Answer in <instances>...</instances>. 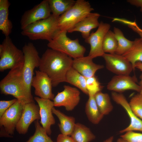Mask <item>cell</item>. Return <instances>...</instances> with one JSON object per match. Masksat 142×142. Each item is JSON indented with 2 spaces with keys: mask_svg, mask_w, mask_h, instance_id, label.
I'll return each instance as SVG.
<instances>
[{
  "mask_svg": "<svg viewBox=\"0 0 142 142\" xmlns=\"http://www.w3.org/2000/svg\"><path fill=\"white\" fill-rule=\"evenodd\" d=\"M56 142H74V141L71 136L61 134L58 135Z\"/></svg>",
  "mask_w": 142,
  "mask_h": 142,
  "instance_id": "35",
  "label": "cell"
},
{
  "mask_svg": "<svg viewBox=\"0 0 142 142\" xmlns=\"http://www.w3.org/2000/svg\"><path fill=\"white\" fill-rule=\"evenodd\" d=\"M135 68L138 69L142 72V62H136L135 64Z\"/></svg>",
  "mask_w": 142,
  "mask_h": 142,
  "instance_id": "38",
  "label": "cell"
},
{
  "mask_svg": "<svg viewBox=\"0 0 142 142\" xmlns=\"http://www.w3.org/2000/svg\"><path fill=\"white\" fill-rule=\"evenodd\" d=\"M74 142H76L75 141H74Z\"/></svg>",
  "mask_w": 142,
  "mask_h": 142,
  "instance_id": "43",
  "label": "cell"
},
{
  "mask_svg": "<svg viewBox=\"0 0 142 142\" xmlns=\"http://www.w3.org/2000/svg\"><path fill=\"white\" fill-rule=\"evenodd\" d=\"M93 59L88 55L74 59L72 67L86 78L90 77L94 75L98 70L104 67L103 65L94 63Z\"/></svg>",
  "mask_w": 142,
  "mask_h": 142,
  "instance_id": "18",
  "label": "cell"
},
{
  "mask_svg": "<svg viewBox=\"0 0 142 142\" xmlns=\"http://www.w3.org/2000/svg\"><path fill=\"white\" fill-rule=\"evenodd\" d=\"M141 31H142V29H141Z\"/></svg>",
  "mask_w": 142,
  "mask_h": 142,
  "instance_id": "44",
  "label": "cell"
},
{
  "mask_svg": "<svg viewBox=\"0 0 142 142\" xmlns=\"http://www.w3.org/2000/svg\"><path fill=\"white\" fill-rule=\"evenodd\" d=\"M117 141V142H128L126 140L121 138L118 139Z\"/></svg>",
  "mask_w": 142,
  "mask_h": 142,
  "instance_id": "41",
  "label": "cell"
},
{
  "mask_svg": "<svg viewBox=\"0 0 142 142\" xmlns=\"http://www.w3.org/2000/svg\"><path fill=\"white\" fill-rule=\"evenodd\" d=\"M120 137L128 142H142V133L133 131L126 132Z\"/></svg>",
  "mask_w": 142,
  "mask_h": 142,
  "instance_id": "33",
  "label": "cell"
},
{
  "mask_svg": "<svg viewBox=\"0 0 142 142\" xmlns=\"http://www.w3.org/2000/svg\"><path fill=\"white\" fill-rule=\"evenodd\" d=\"M140 8H141L140 9V12H141V13L142 14V6Z\"/></svg>",
  "mask_w": 142,
  "mask_h": 142,
  "instance_id": "42",
  "label": "cell"
},
{
  "mask_svg": "<svg viewBox=\"0 0 142 142\" xmlns=\"http://www.w3.org/2000/svg\"><path fill=\"white\" fill-rule=\"evenodd\" d=\"M23 104L17 100L0 117V129L13 137L17 125L21 116Z\"/></svg>",
  "mask_w": 142,
  "mask_h": 142,
  "instance_id": "8",
  "label": "cell"
},
{
  "mask_svg": "<svg viewBox=\"0 0 142 142\" xmlns=\"http://www.w3.org/2000/svg\"><path fill=\"white\" fill-rule=\"evenodd\" d=\"M31 86L34 89L35 94L40 98L53 100L55 97L52 92V80L45 73L36 70Z\"/></svg>",
  "mask_w": 142,
  "mask_h": 142,
  "instance_id": "13",
  "label": "cell"
},
{
  "mask_svg": "<svg viewBox=\"0 0 142 142\" xmlns=\"http://www.w3.org/2000/svg\"><path fill=\"white\" fill-rule=\"evenodd\" d=\"M102 57L107 69L116 75H129L134 70L131 63L122 55L105 53Z\"/></svg>",
  "mask_w": 142,
  "mask_h": 142,
  "instance_id": "12",
  "label": "cell"
},
{
  "mask_svg": "<svg viewBox=\"0 0 142 142\" xmlns=\"http://www.w3.org/2000/svg\"><path fill=\"white\" fill-rule=\"evenodd\" d=\"M129 103L133 113L142 120V95L139 93L135 95Z\"/></svg>",
  "mask_w": 142,
  "mask_h": 142,
  "instance_id": "31",
  "label": "cell"
},
{
  "mask_svg": "<svg viewBox=\"0 0 142 142\" xmlns=\"http://www.w3.org/2000/svg\"><path fill=\"white\" fill-rule=\"evenodd\" d=\"M113 139L114 137L111 136L104 140L103 142H113Z\"/></svg>",
  "mask_w": 142,
  "mask_h": 142,
  "instance_id": "40",
  "label": "cell"
},
{
  "mask_svg": "<svg viewBox=\"0 0 142 142\" xmlns=\"http://www.w3.org/2000/svg\"><path fill=\"white\" fill-rule=\"evenodd\" d=\"M70 136L76 142H89L95 138L89 128L80 123H75Z\"/></svg>",
  "mask_w": 142,
  "mask_h": 142,
  "instance_id": "23",
  "label": "cell"
},
{
  "mask_svg": "<svg viewBox=\"0 0 142 142\" xmlns=\"http://www.w3.org/2000/svg\"><path fill=\"white\" fill-rule=\"evenodd\" d=\"M122 55L131 63L134 70L135 63L142 62V39H135L131 48Z\"/></svg>",
  "mask_w": 142,
  "mask_h": 142,
  "instance_id": "24",
  "label": "cell"
},
{
  "mask_svg": "<svg viewBox=\"0 0 142 142\" xmlns=\"http://www.w3.org/2000/svg\"><path fill=\"white\" fill-rule=\"evenodd\" d=\"M127 1L131 4L140 8L142 6V0H128Z\"/></svg>",
  "mask_w": 142,
  "mask_h": 142,
  "instance_id": "36",
  "label": "cell"
},
{
  "mask_svg": "<svg viewBox=\"0 0 142 142\" xmlns=\"http://www.w3.org/2000/svg\"><path fill=\"white\" fill-rule=\"evenodd\" d=\"M110 27L109 24L101 21L97 31L92 33L88 38L85 39V42L90 45V50L88 55L92 59L102 57L105 53L103 48V41Z\"/></svg>",
  "mask_w": 142,
  "mask_h": 142,
  "instance_id": "9",
  "label": "cell"
},
{
  "mask_svg": "<svg viewBox=\"0 0 142 142\" xmlns=\"http://www.w3.org/2000/svg\"><path fill=\"white\" fill-rule=\"evenodd\" d=\"M73 59L66 55L48 49L40 58L39 70L46 74L52 80L53 87L66 82V76L72 67Z\"/></svg>",
  "mask_w": 142,
  "mask_h": 142,
  "instance_id": "1",
  "label": "cell"
},
{
  "mask_svg": "<svg viewBox=\"0 0 142 142\" xmlns=\"http://www.w3.org/2000/svg\"><path fill=\"white\" fill-rule=\"evenodd\" d=\"M35 131L33 135L26 142H54L48 136L41 126L39 120L34 121Z\"/></svg>",
  "mask_w": 142,
  "mask_h": 142,
  "instance_id": "29",
  "label": "cell"
},
{
  "mask_svg": "<svg viewBox=\"0 0 142 142\" xmlns=\"http://www.w3.org/2000/svg\"><path fill=\"white\" fill-rule=\"evenodd\" d=\"M113 30L118 42V46L115 54L122 55L131 48L133 41L130 40L126 38L119 28L114 27Z\"/></svg>",
  "mask_w": 142,
  "mask_h": 142,
  "instance_id": "27",
  "label": "cell"
},
{
  "mask_svg": "<svg viewBox=\"0 0 142 142\" xmlns=\"http://www.w3.org/2000/svg\"><path fill=\"white\" fill-rule=\"evenodd\" d=\"M39 108L40 123L48 135L52 133L51 126L55 123L52 109L54 107L53 101L38 97L34 98Z\"/></svg>",
  "mask_w": 142,
  "mask_h": 142,
  "instance_id": "17",
  "label": "cell"
},
{
  "mask_svg": "<svg viewBox=\"0 0 142 142\" xmlns=\"http://www.w3.org/2000/svg\"><path fill=\"white\" fill-rule=\"evenodd\" d=\"M62 91L58 92L53 100L54 106H64L66 110L70 111L73 110L79 104L80 93L76 88L65 85Z\"/></svg>",
  "mask_w": 142,
  "mask_h": 142,
  "instance_id": "11",
  "label": "cell"
},
{
  "mask_svg": "<svg viewBox=\"0 0 142 142\" xmlns=\"http://www.w3.org/2000/svg\"><path fill=\"white\" fill-rule=\"evenodd\" d=\"M40 119L39 108L35 102H31L23 105L22 113L16 129L20 134H25L27 132L31 123Z\"/></svg>",
  "mask_w": 142,
  "mask_h": 142,
  "instance_id": "14",
  "label": "cell"
},
{
  "mask_svg": "<svg viewBox=\"0 0 142 142\" xmlns=\"http://www.w3.org/2000/svg\"><path fill=\"white\" fill-rule=\"evenodd\" d=\"M131 29L138 33L140 36V38L142 39V31H141V29L137 25L132 26L131 27Z\"/></svg>",
  "mask_w": 142,
  "mask_h": 142,
  "instance_id": "37",
  "label": "cell"
},
{
  "mask_svg": "<svg viewBox=\"0 0 142 142\" xmlns=\"http://www.w3.org/2000/svg\"><path fill=\"white\" fill-rule=\"evenodd\" d=\"M86 88L89 94L94 95L97 93L101 91L103 86L99 81L97 77L94 75L86 78Z\"/></svg>",
  "mask_w": 142,
  "mask_h": 142,
  "instance_id": "32",
  "label": "cell"
},
{
  "mask_svg": "<svg viewBox=\"0 0 142 142\" xmlns=\"http://www.w3.org/2000/svg\"><path fill=\"white\" fill-rule=\"evenodd\" d=\"M59 17L52 14L49 18L41 20L27 26L21 32L22 35L30 39L51 40L60 30L59 26Z\"/></svg>",
  "mask_w": 142,
  "mask_h": 142,
  "instance_id": "3",
  "label": "cell"
},
{
  "mask_svg": "<svg viewBox=\"0 0 142 142\" xmlns=\"http://www.w3.org/2000/svg\"><path fill=\"white\" fill-rule=\"evenodd\" d=\"M137 79L135 76L129 75H116L113 77L108 83L107 88L109 90L119 93L128 90H132L138 92L141 87L136 83Z\"/></svg>",
  "mask_w": 142,
  "mask_h": 142,
  "instance_id": "15",
  "label": "cell"
},
{
  "mask_svg": "<svg viewBox=\"0 0 142 142\" xmlns=\"http://www.w3.org/2000/svg\"><path fill=\"white\" fill-rule=\"evenodd\" d=\"M52 14L59 17L64 13L75 3L73 0H48Z\"/></svg>",
  "mask_w": 142,
  "mask_h": 142,
  "instance_id": "26",
  "label": "cell"
},
{
  "mask_svg": "<svg viewBox=\"0 0 142 142\" xmlns=\"http://www.w3.org/2000/svg\"><path fill=\"white\" fill-rule=\"evenodd\" d=\"M100 16L98 13H91L68 32L70 33L80 32L83 38L85 39L89 36L92 29L98 27L100 23L98 20Z\"/></svg>",
  "mask_w": 142,
  "mask_h": 142,
  "instance_id": "19",
  "label": "cell"
},
{
  "mask_svg": "<svg viewBox=\"0 0 142 142\" xmlns=\"http://www.w3.org/2000/svg\"><path fill=\"white\" fill-rule=\"evenodd\" d=\"M140 81L139 83V85L141 87V90L139 93L142 95V74H141L140 75Z\"/></svg>",
  "mask_w": 142,
  "mask_h": 142,
  "instance_id": "39",
  "label": "cell"
},
{
  "mask_svg": "<svg viewBox=\"0 0 142 142\" xmlns=\"http://www.w3.org/2000/svg\"><path fill=\"white\" fill-rule=\"evenodd\" d=\"M17 100V99H15L9 100H1L0 101V117Z\"/></svg>",
  "mask_w": 142,
  "mask_h": 142,
  "instance_id": "34",
  "label": "cell"
},
{
  "mask_svg": "<svg viewBox=\"0 0 142 142\" xmlns=\"http://www.w3.org/2000/svg\"><path fill=\"white\" fill-rule=\"evenodd\" d=\"M66 82L75 86L84 94L88 95L86 88V78L72 67L67 73Z\"/></svg>",
  "mask_w": 142,
  "mask_h": 142,
  "instance_id": "25",
  "label": "cell"
},
{
  "mask_svg": "<svg viewBox=\"0 0 142 142\" xmlns=\"http://www.w3.org/2000/svg\"><path fill=\"white\" fill-rule=\"evenodd\" d=\"M67 31L60 30L54 38L49 42L50 49L63 53L74 59L84 56L86 48L77 38L72 40L67 35Z\"/></svg>",
  "mask_w": 142,
  "mask_h": 142,
  "instance_id": "4",
  "label": "cell"
},
{
  "mask_svg": "<svg viewBox=\"0 0 142 142\" xmlns=\"http://www.w3.org/2000/svg\"><path fill=\"white\" fill-rule=\"evenodd\" d=\"M22 50L14 44L9 36L5 37L0 45V71L12 69L24 63Z\"/></svg>",
  "mask_w": 142,
  "mask_h": 142,
  "instance_id": "6",
  "label": "cell"
},
{
  "mask_svg": "<svg viewBox=\"0 0 142 142\" xmlns=\"http://www.w3.org/2000/svg\"><path fill=\"white\" fill-rule=\"evenodd\" d=\"M88 100L86 103L85 111L87 117L92 123L98 124L102 120L104 115L99 110L94 97V95L89 94Z\"/></svg>",
  "mask_w": 142,
  "mask_h": 142,
  "instance_id": "22",
  "label": "cell"
},
{
  "mask_svg": "<svg viewBox=\"0 0 142 142\" xmlns=\"http://www.w3.org/2000/svg\"><path fill=\"white\" fill-rule=\"evenodd\" d=\"M94 10L88 1L77 0L72 6L59 17L58 22L60 30L68 32Z\"/></svg>",
  "mask_w": 142,
  "mask_h": 142,
  "instance_id": "5",
  "label": "cell"
},
{
  "mask_svg": "<svg viewBox=\"0 0 142 142\" xmlns=\"http://www.w3.org/2000/svg\"><path fill=\"white\" fill-rule=\"evenodd\" d=\"M53 114L58 119L59 123L58 126L61 134L67 136H70L74 129L75 119L72 116H68L54 107L52 109Z\"/></svg>",
  "mask_w": 142,
  "mask_h": 142,
  "instance_id": "20",
  "label": "cell"
},
{
  "mask_svg": "<svg viewBox=\"0 0 142 142\" xmlns=\"http://www.w3.org/2000/svg\"><path fill=\"white\" fill-rule=\"evenodd\" d=\"M118 42L113 32L109 30L106 34L103 41V48L104 52L110 54L115 53Z\"/></svg>",
  "mask_w": 142,
  "mask_h": 142,
  "instance_id": "30",
  "label": "cell"
},
{
  "mask_svg": "<svg viewBox=\"0 0 142 142\" xmlns=\"http://www.w3.org/2000/svg\"><path fill=\"white\" fill-rule=\"evenodd\" d=\"M22 51L24 61L22 69V75L26 87L28 92L32 94L31 84L34 70L39 67L40 60L39 53L33 44L31 42L25 44Z\"/></svg>",
  "mask_w": 142,
  "mask_h": 142,
  "instance_id": "7",
  "label": "cell"
},
{
  "mask_svg": "<svg viewBox=\"0 0 142 142\" xmlns=\"http://www.w3.org/2000/svg\"><path fill=\"white\" fill-rule=\"evenodd\" d=\"M48 0H44L31 9L25 11L20 21L23 30L27 26L39 21L47 19L52 14Z\"/></svg>",
  "mask_w": 142,
  "mask_h": 142,
  "instance_id": "10",
  "label": "cell"
},
{
  "mask_svg": "<svg viewBox=\"0 0 142 142\" xmlns=\"http://www.w3.org/2000/svg\"><path fill=\"white\" fill-rule=\"evenodd\" d=\"M10 4L8 0H0V30L5 37L9 36L13 27L8 18Z\"/></svg>",
  "mask_w": 142,
  "mask_h": 142,
  "instance_id": "21",
  "label": "cell"
},
{
  "mask_svg": "<svg viewBox=\"0 0 142 142\" xmlns=\"http://www.w3.org/2000/svg\"><path fill=\"white\" fill-rule=\"evenodd\" d=\"M23 64L10 70L1 81L0 90L1 94L12 95L24 105L34 101L24 82L22 75Z\"/></svg>",
  "mask_w": 142,
  "mask_h": 142,
  "instance_id": "2",
  "label": "cell"
},
{
  "mask_svg": "<svg viewBox=\"0 0 142 142\" xmlns=\"http://www.w3.org/2000/svg\"><path fill=\"white\" fill-rule=\"evenodd\" d=\"M112 99L116 103L121 105L125 110L130 120V124L127 127L120 130V133L130 131H138L142 132V120L133 112L125 96L121 93L113 92Z\"/></svg>",
  "mask_w": 142,
  "mask_h": 142,
  "instance_id": "16",
  "label": "cell"
},
{
  "mask_svg": "<svg viewBox=\"0 0 142 142\" xmlns=\"http://www.w3.org/2000/svg\"><path fill=\"white\" fill-rule=\"evenodd\" d=\"M94 96L100 112L104 115L109 114L113 108L109 95L100 91L96 93Z\"/></svg>",
  "mask_w": 142,
  "mask_h": 142,
  "instance_id": "28",
  "label": "cell"
}]
</instances>
